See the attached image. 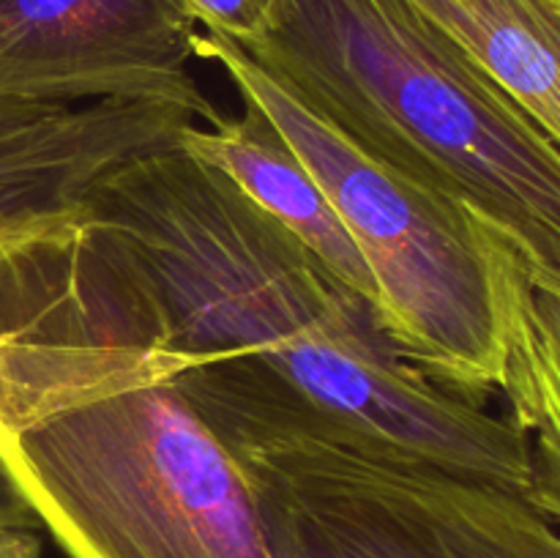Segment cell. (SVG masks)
I'll list each match as a JSON object with an SVG mask.
<instances>
[{
  "label": "cell",
  "mask_w": 560,
  "mask_h": 558,
  "mask_svg": "<svg viewBox=\"0 0 560 558\" xmlns=\"http://www.w3.org/2000/svg\"><path fill=\"white\" fill-rule=\"evenodd\" d=\"M175 377L244 470L277 558H560V525L520 492L241 375Z\"/></svg>",
  "instance_id": "277c9868"
},
{
  "label": "cell",
  "mask_w": 560,
  "mask_h": 558,
  "mask_svg": "<svg viewBox=\"0 0 560 558\" xmlns=\"http://www.w3.org/2000/svg\"><path fill=\"white\" fill-rule=\"evenodd\" d=\"M0 558H42L36 520L9 490L0 496Z\"/></svg>",
  "instance_id": "7c38bea8"
},
{
  "label": "cell",
  "mask_w": 560,
  "mask_h": 558,
  "mask_svg": "<svg viewBox=\"0 0 560 558\" xmlns=\"http://www.w3.org/2000/svg\"><path fill=\"white\" fill-rule=\"evenodd\" d=\"M0 479L69 558H277L156 310L82 206L0 244Z\"/></svg>",
  "instance_id": "6da1fadb"
},
{
  "label": "cell",
  "mask_w": 560,
  "mask_h": 558,
  "mask_svg": "<svg viewBox=\"0 0 560 558\" xmlns=\"http://www.w3.org/2000/svg\"><path fill=\"white\" fill-rule=\"evenodd\" d=\"M85 219L124 255L184 367L246 372L443 468L530 490L523 430L405 361L364 299L184 148L98 181Z\"/></svg>",
  "instance_id": "7a4b0ae2"
},
{
  "label": "cell",
  "mask_w": 560,
  "mask_h": 558,
  "mask_svg": "<svg viewBox=\"0 0 560 558\" xmlns=\"http://www.w3.org/2000/svg\"><path fill=\"white\" fill-rule=\"evenodd\" d=\"M197 55L228 71L241 102L262 109L315 175L370 266L377 326L397 353L463 397L501 392L517 252L463 206L359 151L233 38L200 31Z\"/></svg>",
  "instance_id": "5b68a950"
},
{
  "label": "cell",
  "mask_w": 560,
  "mask_h": 558,
  "mask_svg": "<svg viewBox=\"0 0 560 558\" xmlns=\"http://www.w3.org/2000/svg\"><path fill=\"white\" fill-rule=\"evenodd\" d=\"M189 124L173 104L0 102V244L80 208L124 164L178 146Z\"/></svg>",
  "instance_id": "52a82bcc"
},
{
  "label": "cell",
  "mask_w": 560,
  "mask_h": 558,
  "mask_svg": "<svg viewBox=\"0 0 560 558\" xmlns=\"http://www.w3.org/2000/svg\"><path fill=\"white\" fill-rule=\"evenodd\" d=\"M200 31L233 38L241 47L260 42L271 27L279 0H173Z\"/></svg>",
  "instance_id": "8fae6325"
},
{
  "label": "cell",
  "mask_w": 560,
  "mask_h": 558,
  "mask_svg": "<svg viewBox=\"0 0 560 558\" xmlns=\"http://www.w3.org/2000/svg\"><path fill=\"white\" fill-rule=\"evenodd\" d=\"M178 148L222 170L375 312L377 284L359 246L315 175L262 109L244 102L238 115H222L213 126L189 124L178 135Z\"/></svg>",
  "instance_id": "ba28073f"
},
{
  "label": "cell",
  "mask_w": 560,
  "mask_h": 558,
  "mask_svg": "<svg viewBox=\"0 0 560 558\" xmlns=\"http://www.w3.org/2000/svg\"><path fill=\"white\" fill-rule=\"evenodd\" d=\"M560 142V0H410Z\"/></svg>",
  "instance_id": "30bf717a"
},
{
  "label": "cell",
  "mask_w": 560,
  "mask_h": 558,
  "mask_svg": "<svg viewBox=\"0 0 560 558\" xmlns=\"http://www.w3.org/2000/svg\"><path fill=\"white\" fill-rule=\"evenodd\" d=\"M306 109L560 277V142L410 0H279L244 47Z\"/></svg>",
  "instance_id": "3957f363"
},
{
  "label": "cell",
  "mask_w": 560,
  "mask_h": 558,
  "mask_svg": "<svg viewBox=\"0 0 560 558\" xmlns=\"http://www.w3.org/2000/svg\"><path fill=\"white\" fill-rule=\"evenodd\" d=\"M197 38L173 0H0V102L173 104L213 126Z\"/></svg>",
  "instance_id": "8992f818"
},
{
  "label": "cell",
  "mask_w": 560,
  "mask_h": 558,
  "mask_svg": "<svg viewBox=\"0 0 560 558\" xmlns=\"http://www.w3.org/2000/svg\"><path fill=\"white\" fill-rule=\"evenodd\" d=\"M501 392L509 421L525 432L534 479L525 492L560 525V277L514 260L509 288L506 370Z\"/></svg>",
  "instance_id": "9c48e42d"
}]
</instances>
